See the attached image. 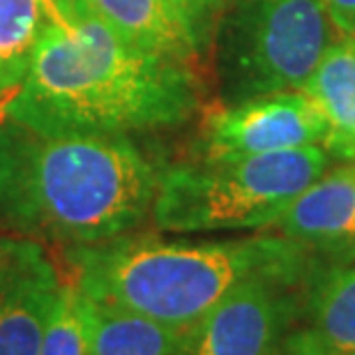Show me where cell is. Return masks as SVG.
Instances as JSON below:
<instances>
[{
    "label": "cell",
    "mask_w": 355,
    "mask_h": 355,
    "mask_svg": "<svg viewBox=\"0 0 355 355\" xmlns=\"http://www.w3.org/2000/svg\"><path fill=\"white\" fill-rule=\"evenodd\" d=\"M69 24H46L0 118L46 134H127L180 125L198 109L187 62L130 44L86 0H72Z\"/></svg>",
    "instance_id": "obj_1"
},
{
    "label": "cell",
    "mask_w": 355,
    "mask_h": 355,
    "mask_svg": "<svg viewBox=\"0 0 355 355\" xmlns=\"http://www.w3.org/2000/svg\"><path fill=\"white\" fill-rule=\"evenodd\" d=\"M159 173L127 134H46L0 118V222L26 238L97 245L153 215Z\"/></svg>",
    "instance_id": "obj_2"
},
{
    "label": "cell",
    "mask_w": 355,
    "mask_h": 355,
    "mask_svg": "<svg viewBox=\"0 0 355 355\" xmlns=\"http://www.w3.org/2000/svg\"><path fill=\"white\" fill-rule=\"evenodd\" d=\"M65 259L74 286L90 300L187 330L254 277H309L311 254L286 236L203 243L120 236L69 245Z\"/></svg>",
    "instance_id": "obj_3"
},
{
    "label": "cell",
    "mask_w": 355,
    "mask_h": 355,
    "mask_svg": "<svg viewBox=\"0 0 355 355\" xmlns=\"http://www.w3.org/2000/svg\"><path fill=\"white\" fill-rule=\"evenodd\" d=\"M328 164V153L309 146L173 166L159 173L153 222L171 233L266 229L279 222Z\"/></svg>",
    "instance_id": "obj_4"
},
{
    "label": "cell",
    "mask_w": 355,
    "mask_h": 355,
    "mask_svg": "<svg viewBox=\"0 0 355 355\" xmlns=\"http://www.w3.org/2000/svg\"><path fill=\"white\" fill-rule=\"evenodd\" d=\"M222 17V74L233 104L302 90L335 31L321 0H229Z\"/></svg>",
    "instance_id": "obj_5"
},
{
    "label": "cell",
    "mask_w": 355,
    "mask_h": 355,
    "mask_svg": "<svg viewBox=\"0 0 355 355\" xmlns=\"http://www.w3.org/2000/svg\"><path fill=\"white\" fill-rule=\"evenodd\" d=\"M300 282L263 275L240 284L184 330L180 355H277L304 307Z\"/></svg>",
    "instance_id": "obj_6"
},
{
    "label": "cell",
    "mask_w": 355,
    "mask_h": 355,
    "mask_svg": "<svg viewBox=\"0 0 355 355\" xmlns=\"http://www.w3.org/2000/svg\"><path fill=\"white\" fill-rule=\"evenodd\" d=\"M325 125L314 102L302 90L252 97L208 116L201 153L205 159L323 148Z\"/></svg>",
    "instance_id": "obj_7"
},
{
    "label": "cell",
    "mask_w": 355,
    "mask_h": 355,
    "mask_svg": "<svg viewBox=\"0 0 355 355\" xmlns=\"http://www.w3.org/2000/svg\"><path fill=\"white\" fill-rule=\"evenodd\" d=\"M62 282L37 240L0 238V355H40Z\"/></svg>",
    "instance_id": "obj_8"
},
{
    "label": "cell",
    "mask_w": 355,
    "mask_h": 355,
    "mask_svg": "<svg viewBox=\"0 0 355 355\" xmlns=\"http://www.w3.org/2000/svg\"><path fill=\"white\" fill-rule=\"evenodd\" d=\"M282 236L330 266L355 263V166L314 180L277 222Z\"/></svg>",
    "instance_id": "obj_9"
},
{
    "label": "cell",
    "mask_w": 355,
    "mask_h": 355,
    "mask_svg": "<svg viewBox=\"0 0 355 355\" xmlns=\"http://www.w3.org/2000/svg\"><path fill=\"white\" fill-rule=\"evenodd\" d=\"M302 92L323 118V150L337 159L355 162V35L325 49Z\"/></svg>",
    "instance_id": "obj_10"
},
{
    "label": "cell",
    "mask_w": 355,
    "mask_h": 355,
    "mask_svg": "<svg viewBox=\"0 0 355 355\" xmlns=\"http://www.w3.org/2000/svg\"><path fill=\"white\" fill-rule=\"evenodd\" d=\"M113 33L144 51L187 62L201 51L173 0H86Z\"/></svg>",
    "instance_id": "obj_11"
},
{
    "label": "cell",
    "mask_w": 355,
    "mask_h": 355,
    "mask_svg": "<svg viewBox=\"0 0 355 355\" xmlns=\"http://www.w3.org/2000/svg\"><path fill=\"white\" fill-rule=\"evenodd\" d=\"M83 295V293H81ZM88 355H180L184 330L83 295Z\"/></svg>",
    "instance_id": "obj_12"
},
{
    "label": "cell",
    "mask_w": 355,
    "mask_h": 355,
    "mask_svg": "<svg viewBox=\"0 0 355 355\" xmlns=\"http://www.w3.org/2000/svg\"><path fill=\"white\" fill-rule=\"evenodd\" d=\"M302 309L323 353H355V263L309 272Z\"/></svg>",
    "instance_id": "obj_13"
},
{
    "label": "cell",
    "mask_w": 355,
    "mask_h": 355,
    "mask_svg": "<svg viewBox=\"0 0 355 355\" xmlns=\"http://www.w3.org/2000/svg\"><path fill=\"white\" fill-rule=\"evenodd\" d=\"M46 24L40 0H0V97L26 79Z\"/></svg>",
    "instance_id": "obj_14"
},
{
    "label": "cell",
    "mask_w": 355,
    "mask_h": 355,
    "mask_svg": "<svg viewBox=\"0 0 355 355\" xmlns=\"http://www.w3.org/2000/svg\"><path fill=\"white\" fill-rule=\"evenodd\" d=\"M40 355H88L86 302L72 279L62 282L42 337Z\"/></svg>",
    "instance_id": "obj_15"
},
{
    "label": "cell",
    "mask_w": 355,
    "mask_h": 355,
    "mask_svg": "<svg viewBox=\"0 0 355 355\" xmlns=\"http://www.w3.org/2000/svg\"><path fill=\"white\" fill-rule=\"evenodd\" d=\"M178 10L182 12L184 21H187L191 35H194L196 46L201 49L212 31L219 26L222 14L229 5V0H173Z\"/></svg>",
    "instance_id": "obj_16"
},
{
    "label": "cell",
    "mask_w": 355,
    "mask_h": 355,
    "mask_svg": "<svg viewBox=\"0 0 355 355\" xmlns=\"http://www.w3.org/2000/svg\"><path fill=\"white\" fill-rule=\"evenodd\" d=\"M321 3L342 37L355 35V0H321Z\"/></svg>",
    "instance_id": "obj_17"
},
{
    "label": "cell",
    "mask_w": 355,
    "mask_h": 355,
    "mask_svg": "<svg viewBox=\"0 0 355 355\" xmlns=\"http://www.w3.org/2000/svg\"><path fill=\"white\" fill-rule=\"evenodd\" d=\"M277 355H328L323 353L321 346L316 344V339L309 335L307 328H300V330H291L286 339H284L282 349L277 351Z\"/></svg>",
    "instance_id": "obj_18"
},
{
    "label": "cell",
    "mask_w": 355,
    "mask_h": 355,
    "mask_svg": "<svg viewBox=\"0 0 355 355\" xmlns=\"http://www.w3.org/2000/svg\"><path fill=\"white\" fill-rule=\"evenodd\" d=\"M46 12V19L60 28H69V17H72V0H40Z\"/></svg>",
    "instance_id": "obj_19"
},
{
    "label": "cell",
    "mask_w": 355,
    "mask_h": 355,
    "mask_svg": "<svg viewBox=\"0 0 355 355\" xmlns=\"http://www.w3.org/2000/svg\"><path fill=\"white\" fill-rule=\"evenodd\" d=\"M328 355H355V353H328Z\"/></svg>",
    "instance_id": "obj_20"
}]
</instances>
